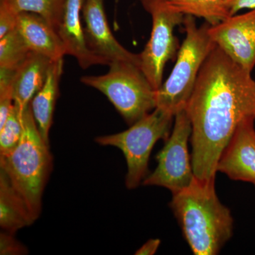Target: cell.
<instances>
[{
    "instance_id": "6da1fadb",
    "label": "cell",
    "mask_w": 255,
    "mask_h": 255,
    "mask_svg": "<svg viewBox=\"0 0 255 255\" xmlns=\"http://www.w3.org/2000/svg\"><path fill=\"white\" fill-rule=\"evenodd\" d=\"M185 110L192 128L194 176L215 179L220 157L238 126L255 119V80L216 45L201 69Z\"/></svg>"
},
{
    "instance_id": "7a4b0ae2",
    "label": "cell",
    "mask_w": 255,
    "mask_h": 255,
    "mask_svg": "<svg viewBox=\"0 0 255 255\" xmlns=\"http://www.w3.org/2000/svg\"><path fill=\"white\" fill-rule=\"evenodd\" d=\"M169 206L194 255H219L232 237V214L219 200L215 179L194 177L189 187L172 194Z\"/></svg>"
},
{
    "instance_id": "3957f363",
    "label": "cell",
    "mask_w": 255,
    "mask_h": 255,
    "mask_svg": "<svg viewBox=\"0 0 255 255\" xmlns=\"http://www.w3.org/2000/svg\"><path fill=\"white\" fill-rule=\"evenodd\" d=\"M23 128L17 147L9 155L0 156V169L8 176L36 221L41 213L43 191L53 168V157L49 145L40 134L30 105L23 115Z\"/></svg>"
},
{
    "instance_id": "277c9868",
    "label": "cell",
    "mask_w": 255,
    "mask_h": 255,
    "mask_svg": "<svg viewBox=\"0 0 255 255\" xmlns=\"http://www.w3.org/2000/svg\"><path fill=\"white\" fill-rule=\"evenodd\" d=\"M182 24L186 36L178 51L177 61L169 78L156 91V108L174 117L185 110L201 69L216 46L209 34V23L197 26L194 16L185 15Z\"/></svg>"
},
{
    "instance_id": "5b68a950",
    "label": "cell",
    "mask_w": 255,
    "mask_h": 255,
    "mask_svg": "<svg viewBox=\"0 0 255 255\" xmlns=\"http://www.w3.org/2000/svg\"><path fill=\"white\" fill-rule=\"evenodd\" d=\"M105 75L84 76L81 82L104 94L131 126L156 108V90L137 64L112 62Z\"/></svg>"
},
{
    "instance_id": "8992f818",
    "label": "cell",
    "mask_w": 255,
    "mask_h": 255,
    "mask_svg": "<svg viewBox=\"0 0 255 255\" xmlns=\"http://www.w3.org/2000/svg\"><path fill=\"white\" fill-rule=\"evenodd\" d=\"M174 119L169 112L155 108L124 131L96 137L100 145L113 146L123 152L127 164L128 189H135L148 175L151 152L156 142L167 140L170 135Z\"/></svg>"
},
{
    "instance_id": "52a82bcc",
    "label": "cell",
    "mask_w": 255,
    "mask_h": 255,
    "mask_svg": "<svg viewBox=\"0 0 255 255\" xmlns=\"http://www.w3.org/2000/svg\"><path fill=\"white\" fill-rule=\"evenodd\" d=\"M152 18L150 39L139 53L140 68L157 91L162 84L164 67L177 54L176 26L182 24L185 15L171 9L165 0H140Z\"/></svg>"
},
{
    "instance_id": "ba28073f",
    "label": "cell",
    "mask_w": 255,
    "mask_h": 255,
    "mask_svg": "<svg viewBox=\"0 0 255 255\" xmlns=\"http://www.w3.org/2000/svg\"><path fill=\"white\" fill-rule=\"evenodd\" d=\"M191 132L187 111L178 112L174 116L173 130L156 156L157 167L144 179L143 185L166 188L172 194L190 185L195 177L188 147Z\"/></svg>"
},
{
    "instance_id": "9c48e42d",
    "label": "cell",
    "mask_w": 255,
    "mask_h": 255,
    "mask_svg": "<svg viewBox=\"0 0 255 255\" xmlns=\"http://www.w3.org/2000/svg\"><path fill=\"white\" fill-rule=\"evenodd\" d=\"M214 43L243 68L255 66V9L233 15L216 26H210Z\"/></svg>"
},
{
    "instance_id": "30bf717a",
    "label": "cell",
    "mask_w": 255,
    "mask_h": 255,
    "mask_svg": "<svg viewBox=\"0 0 255 255\" xmlns=\"http://www.w3.org/2000/svg\"><path fill=\"white\" fill-rule=\"evenodd\" d=\"M104 1L105 0H84L82 18L87 46L108 65L112 62L127 60L140 66L139 54L126 49L112 33L106 16Z\"/></svg>"
},
{
    "instance_id": "8fae6325",
    "label": "cell",
    "mask_w": 255,
    "mask_h": 255,
    "mask_svg": "<svg viewBox=\"0 0 255 255\" xmlns=\"http://www.w3.org/2000/svg\"><path fill=\"white\" fill-rule=\"evenodd\" d=\"M255 122L250 118L238 126L220 157L217 172L255 186Z\"/></svg>"
},
{
    "instance_id": "7c38bea8",
    "label": "cell",
    "mask_w": 255,
    "mask_h": 255,
    "mask_svg": "<svg viewBox=\"0 0 255 255\" xmlns=\"http://www.w3.org/2000/svg\"><path fill=\"white\" fill-rule=\"evenodd\" d=\"M84 0H66L63 17L56 31L59 36L65 54L78 60L82 69L96 65H107L87 46L82 24V9Z\"/></svg>"
},
{
    "instance_id": "4fadbf2b",
    "label": "cell",
    "mask_w": 255,
    "mask_h": 255,
    "mask_svg": "<svg viewBox=\"0 0 255 255\" xmlns=\"http://www.w3.org/2000/svg\"><path fill=\"white\" fill-rule=\"evenodd\" d=\"M16 29L31 52L44 55L52 60L60 59L66 55L56 30L40 15L19 13Z\"/></svg>"
},
{
    "instance_id": "5bb4252c",
    "label": "cell",
    "mask_w": 255,
    "mask_h": 255,
    "mask_svg": "<svg viewBox=\"0 0 255 255\" xmlns=\"http://www.w3.org/2000/svg\"><path fill=\"white\" fill-rule=\"evenodd\" d=\"M52 61L44 55L31 52L16 69L13 84V98L21 116L44 85Z\"/></svg>"
},
{
    "instance_id": "9a60e30c",
    "label": "cell",
    "mask_w": 255,
    "mask_h": 255,
    "mask_svg": "<svg viewBox=\"0 0 255 255\" xmlns=\"http://www.w3.org/2000/svg\"><path fill=\"white\" fill-rule=\"evenodd\" d=\"M63 65V58L52 61L44 85L30 103L37 127L42 138L48 145H49L50 130L53 124L55 105L59 96Z\"/></svg>"
},
{
    "instance_id": "2e32d148",
    "label": "cell",
    "mask_w": 255,
    "mask_h": 255,
    "mask_svg": "<svg viewBox=\"0 0 255 255\" xmlns=\"http://www.w3.org/2000/svg\"><path fill=\"white\" fill-rule=\"evenodd\" d=\"M22 198L15 190L9 177L0 169V226L14 234L34 222Z\"/></svg>"
},
{
    "instance_id": "e0dca14e",
    "label": "cell",
    "mask_w": 255,
    "mask_h": 255,
    "mask_svg": "<svg viewBox=\"0 0 255 255\" xmlns=\"http://www.w3.org/2000/svg\"><path fill=\"white\" fill-rule=\"evenodd\" d=\"M167 5L177 12L202 18L214 26L232 16L225 0H165Z\"/></svg>"
},
{
    "instance_id": "ac0fdd59",
    "label": "cell",
    "mask_w": 255,
    "mask_h": 255,
    "mask_svg": "<svg viewBox=\"0 0 255 255\" xmlns=\"http://www.w3.org/2000/svg\"><path fill=\"white\" fill-rule=\"evenodd\" d=\"M66 0H0L16 14L31 12L40 15L57 30L63 17Z\"/></svg>"
},
{
    "instance_id": "d6986e66",
    "label": "cell",
    "mask_w": 255,
    "mask_h": 255,
    "mask_svg": "<svg viewBox=\"0 0 255 255\" xmlns=\"http://www.w3.org/2000/svg\"><path fill=\"white\" fill-rule=\"evenodd\" d=\"M30 53L31 50L16 28L0 38V68L16 70Z\"/></svg>"
},
{
    "instance_id": "ffe728a7",
    "label": "cell",
    "mask_w": 255,
    "mask_h": 255,
    "mask_svg": "<svg viewBox=\"0 0 255 255\" xmlns=\"http://www.w3.org/2000/svg\"><path fill=\"white\" fill-rule=\"evenodd\" d=\"M23 128V116L14 105L6 122L0 128V156L9 155L17 147Z\"/></svg>"
},
{
    "instance_id": "44dd1931",
    "label": "cell",
    "mask_w": 255,
    "mask_h": 255,
    "mask_svg": "<svg viewBox=\"0 0 255 255\" xmlns=\"http://www.w3.org/2000/svg\"><path fill=\"white\" fill-rule=\"evenodd\" d=\"M28 253L27 248L14 238V234L3 231L0 234V255H23Z\"/></svg>"
},
{
    "instance_id": "7402d4cb",
    "label": "cell",
    "mask_w": 255,
    "mask_h": 255,
    "mask_svg": "<svg viewBox=\"0 0 255 255\" xmlns=\"http://www.w3.org/2000/svg\"><path fill=\"white\" fill-rule=\"evenodd\" d=\"M18 14L0 4V38L16 28Z\"/></svg>"
},
{
    "instance_id": "603a6c76",
    "label": "cell",
    "mask_w": 255,
    "mask_h": 255,
    "mask_svg": "<svg viewBox=\"0 0 255 255\" xmlns=\"http://www.w3.org/2000/svg\"><path fill=\"white\" fill-rule=\"evenodd\" d=\"M225 3L231 16L243 9H255V0H225Z\"/></svg>"
},
{
    "instance_id": "cb8c5ba5",
    "label": "cell",
    "mask_w": 255,
    "mask_h": 255,
    "mask_svg": "<svg viewBox=\"0 0 255 255\" xmlns=\"http://www.w3.org/2000/svg\"><path fill=\"white\" fill-rule=\"evenodd\" d=\"M161 244V241L159 239H150L146 242L145 244L142 245L136 252L135 255H153L157 253L159 246Z\"/></svg>"
}]
</instances>
